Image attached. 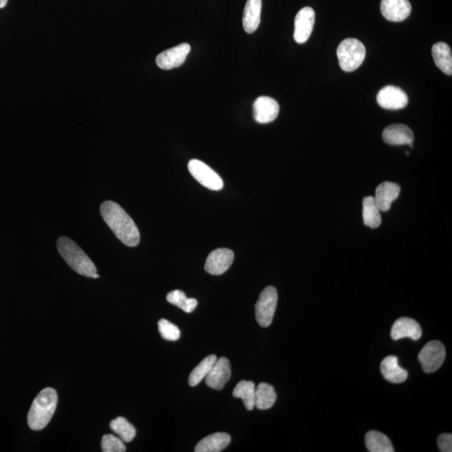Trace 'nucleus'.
Segmentation results:
<instances>
[{
    "label": "nucleus",
    "instance_id": "7c9ffc66",
    "mask_svg": "<svg viewBox=\"0 0 452 452\" xmlns=\"http://www.w3.org/2000/svg\"><path fill=\"white\" fill-rule=\"evenodd\" d=\"M438 445L440 451L442 452L452 451V435L442 434L438 439Z\"/></svg>",
    "mask_w": 452,
    "mask_h": 452
},
{
    "label": "nucleus",
    "instance_id": "c756f323",
    "mask_svg": "<svg viewBox=\"0 0 452 452\" xmlns=\"http://www.w3.org/2000/svg\"><path fill=\"white\" fill-rule=\"evenodd\" d=\"M101 449L104 452H124L126 446L119 438L108 434L102 438Z\"/></svg>",
    "mask_w": 452,
    "mask_h": 452
},
{
    "label": "nucleus",
    "instance_id": "9d476101",
    "mask_svg": "<svg viewBox=\"0 0 452 452\" xmlns=\"http://www.w3.org/2000/svg\"><path fill=\"white\" fill-rule=\"evenodd\" d=\"M233 251L226 248L216 249L208 255L204 269L208 273L219 276L230 268L234 262Z\"/></svg>",
    "mask_w": 452,
    "mask_h": 452
},
{
    "label": "nucleus",
    "instance_id": "4468645a",
    "mask_svg": "<svg viewBox=\"0 0 452 452\" xmlns=\"http://www.w3.org/2000/svg\"><path fill=\"white\" fill-rule=\"evenodd\" d=\"M380 10L388 21L400 22L411 14V6L409 0H382Z\"/></svg>",
    "mask_w": 452,
    "mask_h": 452
},
{
    "label": "nucleus",
    "instance_id": "7ed1b4c3",
    "mask_svg": "<svg viewBox=\"0 0 452 452\" xmlns=\"http://www.w3.org/2000/svg\"><path fill=\"white\" fill-rule=\"evenodd\" d=\"M59 253L76 273L81 276L92 277L97 267L77 244L72 239L60 237L57 241Z\"/></svg>",
    "mask_w": 452,
    "mask_h": 452
},
{
    "label": "nucleus",
    "instance_id": "dca6fc26",
    "mask_svg": "<svg viewBox=\"0 0 452 452\" xmlns=\"http://www.w3.org/2000/svg\"><path fill=\"white\" fill-rule=\"evenodd\" d=\"M400 187L392 182H384L376 188L375 202L381 212L391 209V204L399 197Z\"/></svg>",
    "mask_w": 452,
    "mask_h": 452
},
{
    "label": "nucleus",
    "instance_id": "b1692460",
    "mask_svg": "<svg viewBox=\"0 0 452 452\" xmlns=\"http://www.w3.org/2000/svg\"><path fill=\"white\" fill-rule=\"evenodd\" d=\"M235 398H241L247 411L255 407V385L253 381L242 380L234 389Z\"/></svg>",
    "mask_w": 452,
    "mask_h": 452
},
{
    "label": "nucleus",
    "instance_id": "f03ea898",
    "mask_svg": "<svg viewBox=\"0 0 452 452\" xmlns=\"http://www.w3.org/2000/svg\"><path fill=\"white\" fill-rule=\"evenodd\" d=\"M58 395L52 388H46L40 392L32 403L28 414V424L31 430L41 431L49 424L56 411Z\"/></svg>",
    "mask_w": 452,
    "mask_h": 452
},
{
    "label": "nucleus",
    "instance_id": "f8f14e48",
    "mask_svg": "<svg viewBox=\"0 0 452 452\" xmlns=\"http://www.w3.org/2000/svg\"><path fill=\"white\" fill-rule=\"evenodd\" d=\"M280 111L278 102L270 97H260L253 104L254 119L259 124H270L277 119Z\"/></svg>",
    "mask_w": 452,
    "mask_h": 452
},
{
    "label": "nucleus",
    "instance_id": "412c9836",
    "mask_svg": "<svg viewBox=\"0 0 452 452\" xmlns=\"http://www.w3.org/2000/svg\"><path fill=\"white\" fill-rule=\"evenodd\" d=\"M432 57L438 68L448 76H451L452 55L450 46L444 42L436 43L432 47Z\"/></svg>",
    "mask_w": 452,
    "mask_h": 452
},
{
    "label": "nucleus",
    "instance_id": "cd10ccee",
    "mask_svg": "<svg viewBox=\"0 0 452 452\" xmlns=\"http://www.w3.org/2000/svg\"><path fill=\"white\" fill-rule=\"evenodd\" d=\"M110 428L119 435L124 442H131L136 435V429L124 417H117L110 423Z\"/></svg>",
    "mask_w": 452,
    "mask_h": 452
},
{
    "label": "nucleus",
    "instance_id": "6ab92c4d",
    "mask_svg": "<svg viewBox=\"0 0 452 452\" xmlns=\"http://www.w3.org/2000/svg\"><path fill=\"white\" fill-rule=\"evenodd\" d=\"M262 0H247L243 14V27L246 33H254L261 23Z\"/></svg>",
    "mask_w": 452,
    "mask_h": 452
},
{
    "label": "nucleus",
    "instance_id": "9b49d317",
    "mask_svg": "<svg viewBox=\"0 0 452 452\" xmlns=\"http://www.w3.org/2000/svg\"><path fill=\"white\" fill-rule=\"evenodd\" d=\"M377 101L384 109L399 110L406 107L409 98L407 94L398 86H387L380 90Z\"/></svg>",
    "mask_w": 452,
    "mask_h": 452
},
{
    "label": "nucleus",
    "instance_id": "2f4dec72",
    "mask_svg": "<svg viewBox=\"0 0 452 452\" xmlns=\"http://www.w3.org/2000/svg\"><path fill=\"white\" fill-rule=\"evenodd\" d=\"M8 0H0V9H3L7 5Z\"/></svg>",
    "mask_w": 452,
    "mask_h": 452
},
{
    "label": "nucleus",
    "instance_id": "f257e3e1",
    "mask_svg": "<svg viewBox=\"0 0 452 452\" xmlns=\"http://www.w3.org/2000/svg\"><path fill=\"white\" fill-rule=\"evenodd\" d=\"M101 215L110 229L124 245L135 247L140 243V233L133 219L119 204L105 202L101 204Z\"/></svg>",
    "mask_w": 452,
    "mask_h": 452
},
{
    "label": "nucleus",
    "instance_id": "a878e982",
    "mask_svg": "<svg viewBox=\"0 0 452 452\" xmlns=\"http://www.w3.org/2000/svg\"><path fill=\"white\" fill-rule=\"evenodd\" d=\"M216 360H217L216 355H212L208 356L206 359L200 362L197 366L193 369L190 378H188V384H190V386H197L204 379L206 378Z\"/></svg>",
    "mask_w": 452,
    "mask_h": 452
},
{
    "label": "nucleus",
    "instance_id": "423d86ee",
    "mask_svg": "<svg viewBox=\"0 0 452 452\" xmlns=\"http://www.w3.org/2000/svg\"><path fill=\"white\" fill-rule=\"evenodd\" d=\"M445 346L441 342L433 340L429 342L420 352L418 360L426 373L438 371L446 359Z\"/></svg>",
    "mask_w": 452,
    "mask_h": 452
},
{
    "label": "nucleus",
    "instance_id": "aec40b11",
    "mask_svg": "<svg viewBox=\"0 0 452 452\" xmlns=\"http://www.w3.org/2000/svg\"><path fill=\"white\" fill-rule=\"evenodd\" d=\"M230 435L219 432L206 436L195 446V452H219L230 445Z\"/></svg>",
    "mask_w": 452,
    "mask_h": 452
},
{
    "label": "nucleus",
    "instance_id": "20e7f679",
    "mask_svg": "<svg viewBox=\"0 0 452 452\" xmlns=\"http://www.w3.org/2000/svg\"><path fill=\"white\" fill-rule=\"evenodd\" d=\"M337 56L341 69L346 72H352L363 64L366 49L357 39L348 38L337 47Z\"/></svg>",
    "mask_w": 452,
    "mask_h": 452
},
{
    "label": "nucleus",
    "instance_id": "473e14b6",
    "mask_svg": "<svg viewBox=\"0 0 452 452\" xmlns=\"http://www.w3.org/2000/svg\"><path fill=\"white\" fill-rule=\"evenodd\" d=\"M92 278H95V279H97V278H99V276H98V274L96 273V274H94V275H93V276H92Z\"/></svg>",
    "mask_w": 452,
    "mask_h": 452
},
{
    "label": "nucleus",
    "instance_id": "39448f33",
    "mask_svg": "<svg viewBox=\"0 0 452 452\" xmlns=\"http://www.w3.org/2000/svg\"><path fill=\"white\" fill-rule=\"evenodd\" d=\"M278 302V294L273 286L262 291L255 304V318L262 328H267L273 321Z\"/></svg>",
    "mask_w": 452,
    "mask_h": 452
},
{
    "label": "nucleus",
    "instance_id": "1a4fd4ad",
    "mask_svg": "<svg viewBox=\"0 0 452 452\" xmlns=\"http://www.w3.org/2000/svg\"><path fill=\"white\" fill-rule=\"evenodd\" d=\"M191 47L187 43H183L171 49L163 51L156 58L157 66L163 70H171L182 66L186 61Z\"/></svg>",
    "mask_w": 452,
    "mask_h": 452
},
{
    "label": "nucleus",
    "instance_id": "0eeeda50",
    "mask_svg": "<svg viewBox=\"0 0 452 452\" xmlns=\"http://www.w3.org/2000/svg\"><path fill=\"white\" fill-rule=\"evenodd\" d=\"M188 168L191 175L203 186L214 191L222 190L224 183L221 176L202 161L192 159L188 163Z\"/></svg>",
    "mask_w": 452,
    "mask_h": 452
},
{
    "label": "nucleus",
    "instance_id": "2eb2a0df",
    "mask_svg": "<svg viewBox=\"0 0 452 452\" xmlns=\"http://www.w3.org/2000/svg\"><path fill=\"white\" fill-rule=\"evenodd\" d=\"M422 335V329L420 325L410 317H402L395 322L391 328V336L393 340L397 341L404 337H410L416 341Z\"/></svg>",
    "mask_w": 452,
    "mask_h": 452
},
{
    "label": "nucleus",
    "instance_id": "c85d7f7f",
    "mask_svg": "<svg viewBox=\"0 0 452 452\" xmlns=\"http://www.w3.org/2000/svg\"><path fill=\"white\" fill-rule=\"evenodd\" d=\"M158 324L160 335L164 340L175 342L180 339V330L175 324L166 320H160Z\"/></svg>",
    "mask_w": 452,
    "mask_h": 452
},
{
    "label": "nucleus",
    "instance_id": "ddd939ff",
    "mask_svg": "<svg viewBox=\"0 0 452 452\" xmlns=\"http://www.w3.org/2000/svg\"><path fill=\"white\" fill-rule=\"evenodd\" d=\"M231 377V368L229 360L225 357L216 360L209 375L206 376L207 386L216 391H222Z\"/></svg>",
    "mask_w": 452,
    "mask_h": 452
},
{
    "label": "nucleus",
    "instance_id": "4be33fe9",
    "mask_svg": "<svg viewBox=\"0 0 452 452\" xmlns=\"http://www.w3.org/2000/svg\"><path fill=\"white\" fill-rule=\"evenodd\" d=\"M277 400V394L273 385L261 383L255 388V407L264 411L274 406Z\"/></svg>",
    "mask_w": 452,
    "mask_h": 452
},
{
    "label": "nucleus",
    "instance_id": "f3484780",
    "mask_svg": "<svg viewBox=\"0 0 452 452\" xmlns=\"http://www.w3.org/2000/svg\"><path fill=\"white\" fill-rule=\"evenodd\" d=\"M383 139L391 145H410L414 141V133L404 124H393L384 129Z\"/></svg>",
    "mask_w": 452,
    "mask_h": 452
},
{
    "label": "nucleus",
    "instance_id": "393cba45",
    "mask_svg": "<svg viewBox=\"0 0 452 452\" xmlns=\"http://www.w3.org/2000/svg\"><path fill=\"white\" fill-rule=\"evenodd\" d=\"M381 211L372 196L365 197L363 202V217L364 225L371 228H378L382 222Z\"/></svg>",
    "mask_w": 452,
    "mask_h": 452
},
{
    "label": "nucleus",
    "instance_id": "a211bd4d",
    "mask_svg": "<svg viewBox=\"0 0 452 452\" xmlns=\"http://www.w3.org/2000/svg\"><path fill=\"white\" fill-rule=\"evenodd\" d=\"M380 371L384 379L393 384L404 382L408 378V372L400 367L398 357L388 356L381 362Z\"/></svg>",
    "mask_w": 452,
    "mask_h": 452
},
{
    "label": "nucleus",
    "instance_id": "bb28decb",
    "mask_svg": "<svg viewBox=\"0 0 452 452\" xmlns=\"http://www.w3.org/2000/svg\"><path fill=\"white\" fill-rule=\"evenodd\" d=\"M167 301L173 305L178 306L184 312L191 313L195 311L198 305L195 298H188L186 293L181 290H175L167 295Z\"/></svg>",
    "mask_w": 452,
    "mask_h": 452
},
{
    "label": "nucleus",
    "instance_id": "6e6552de",
    "mask_svg": "<svg viewBox=\"0 0 452 452\" xmlns=\"http://www.w3.org/2000/svg\"><path fill=\"white\" fill-rule=\"evenodd\" d=\"M315 23V11L311 7L302 8L295 18L294 40L298 44L308 41Z\"/></svg>",
    "mask_w": 452,
    "mask_h": 452
},
{
    "label": "nucleus",
    "instance_id": "5701e85b",
    "mask_svg": "<svg viewBox=\"0 0 452 452\" xmlns=\"http://www.w3.org/2000/svg\"><path fill=\"white\" fill-rule=\"evenodd\" d=\"M365 444L371 452H394L391 440L386 435L376 431H369L365 435Z\"/></svg>",
    "mask_w": 452,
    "mask_h": 452
}]
</instances>
